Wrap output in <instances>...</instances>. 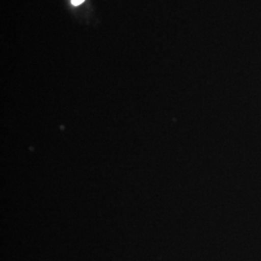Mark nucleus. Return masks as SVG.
<instances>
[{
    "label": "nucleus",
    "mask_w": 261,
    "mask_h": 261,
    "mask_svg": "<svg viewBox=\"0 0 261 261\" xmlns=\"http://www.w3.org/2000/svg\"><path fill=\"white\" fill-rule=\"evenodd\" d=\"M71 1H72V4L74 6H79V5H81L84 2V0H71Z\"/></svg>",
    "instance_id": "nucleus-1"
}]
</instances>
